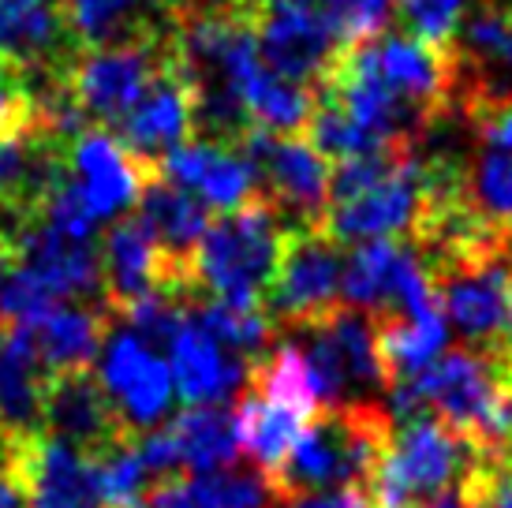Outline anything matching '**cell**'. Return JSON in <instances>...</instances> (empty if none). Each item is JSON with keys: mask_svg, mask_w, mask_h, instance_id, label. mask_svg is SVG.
I'll list each match as a JSON object with an SVG mask.
<instances>
[{"mask_svg": "<svg viewBox=\"0 0 512 508\" xmlns=\"http://www.w3.org/2000/svg\"><path fill=\"white\" fill-rule=\"evenodd\" d=\"M393 419L378 404H341L322 408L303 426L285 464L266 475L281 501L326 494V490H363L370 471L389 445Z\"/></svg>", "mask_w": 512, "mask_h": 508, "instance_id": "6da1fadb", "label": "cell"}, {"mask_svg": "<svg viewBox=\"0 0 512 508\" xmlns=\"http://www.w3.org/2000/svg\"><path fill=\"white\" fill-rule=\"evenodd\" d=\"M285 232L288 225H281V213L262 195L247 198L240 210L217 213L191 254L195 296L266 311Z\"/></svg>", "mask_w": 512, "mask_h": 508, "instance_id": "7a4b0ae2", "label": "cell"}, {"mask_svg": "<svg viewBox=\"0 0 512 508\" xmlns=\"http://www.w3.org/2000/svg\"><path fill=\"white\" fill-rule=\"evenodd\" d=\"M479 452L468 438H460L453 426L438 415H415L408 423H393L382 460L370 471L363 494L374 508H430L453 479H464Z\"/></svg>", "mask_w": 512, "mask_h": 508, "instance_id": "3957f363", "label": "cell"}, {"mask_svg": "<svg viewBox=\"0 0 512 508\" xmlns=\"http://www.w3.org/2000/svg\"><path fill=\"white\" fill-rule=\"evenodd\" d=\"M172 38L169 23L154 34L128 38L113 45H86L68 71V90H72L75 109L83 113L90 127H116L128 120V113L143 101L161 68L169 64Z\"/></svg>", "mask_w": 512, "mask_h": 508, "instance_id": "277c9868", "label": "cell"}, {"mask_svg": "<svg viewBox=\"0 0 512 508\" xmlns=\"http://www.w3.org/2000/svg\"><path fill=\"white\" fill-rule=\"evenodd\" d=\"M303 344H296L314 381V396L326 408L363 404V396L385 389V374L374 348V318L337 303L318 322L299 325Z\"/></svg>", "mask_w": 512, "mask_h": 508, "instance_id": "5b68a950", "label": "cell"}, {"mask_svg": "<svg viewBox=\"0 0 512 508\" xmlns=\"http://www.w3.org/2000/svg\"><path fill=\"white\" fill-rule=\"evenodd\" d=\"M341 269L344 251L341 243L329 236L322 225H292L285 232L277 277L266 296V314L281 329H299V325L318 322L341 299Z\"/></svg>", "mask_w": 512, "mask_h": 508, "instance_id": "8992f818", "label": "cell"}, {"mask_svg": "<svg viewBox=\"0 0 512 508\" xmlns=\"http://www.w3.org/2000/svg\"><path fill=\"white\" fill-rule=\"evenodd\" d=\"M240 150L255 169L258 195L273 210L288 213L292 225H322L329 206V161L311 142L303 135H273L251 127Z\"/></svg>", "mask_w": 512, "mask_h": 508, "instance_id": "52a82bcc", "label": "cell"}, {"mask_svg": "<svg viewBox=\"0 0 512 508\" xmlns=\"http://www.w3.org/2000/svg\"><path fill=\"white\" fill-rule=\"evenodd\" d=\"M397 385H404L445 426H453L460 438H468L471 449L483 452L490 419H494V400H498L494 352L456 348L449 355H438L423 374Z\"/></svg>", "mask_w": 512, "mask_h": 508, "instance_id": "ba28073f", "label": "cell"}, {"mask_svg": "<svg viewBox=\"0 0 512 508\" xmlns=\"http://www.w3.org/2000/svg\"><path fill=\"white\" fill-rule=\"evenodd\" d=\"M262 64L296 86H318L341 53L329 15L311 0H285L251 15Z\"/></svg>", "mask_w": 512, "mask_h": 508, "instance_id": "9c48e42d", "label": "cell"}, {"mask_svg": "<svg viewBox=\"0 0 512 508\" xmlns=\"http://www.w3.org/2000/svg\"><path fill=\"white\" fill-rule=\"evenodd\" d=\"M42 434L79 449L86 460H101L105 452L135 438V430L120 419V411L94 370L45 374Z\"/></svg>", "mask_w": 512, "mask_h": 508, "instance_id": "30bf717a", "label": "cell"}, {"mask_svg": "<svg viewBox=\"0 0 512 508\" xmlns=\"http://www.w3.org/2000/svg\"><path fill=\"white\" fill-rule=\"evenodd\" d=\"M83 42L75 38L68 8L60 0H4L0 4V68L23 83L68 75Z\"/></svg>", "mask_w": 512, "mask_h": 508, "instance_id": "8fae6325", "label": "cell"}, {"mask_svg": "<svg viewBox=\"0 0 512 508\" xmlns=\"http://www.w3.org/2000/svg\"><path fill=\"white\" fill-rule=\"evenodd\" d=\"M419 206H423V157L412 154L374 187L326 206L322 228L341 247L344 243L389 240V236H404V232L412 236Z\"/></svg>", "mask_w": 512, "mask_h": 508, "instance_id": "7c38bea8", "label": "cell"}, {"mask_svg": "<svg viewBox=\"0 0 512 508\" xmlns=\"http://www.w3.org/2000/svg\"><path fill=\"white\" fill-rule=\"evenodd\" d=\"M64 172L83 195L86 210L94 221H105L113 213L128 210L139 198V187L154 169L124 150V142L105 127H83L75 139L64 146Z\"/></svg>", "mask_w": 512, "mask_h": 508, "instance_id": "4fadbf2b", "label": "cell"}, {"mask_svg": "<svg viewBox=\"0 0 512 508\" xmlns=\"http://www.w3.org/2000/svg\"><path fill=\"white\" fill-rule=\"evenodd\" d=\"M101 385L109 400L116 404L120 419L135 430L146 434L154 423L169 411L172 404V370L146 348L139 337L124 333H109L105 348H101Z\"/></svg>", "mask_w": 512, "mask_h": 508, "instance_id": "5bb4252c", "label": "cell"}, {"mask_svg": "<svg viewBox=\"0 0 512 508\" xmlns=\"http://www.w3.org/2000/svg\"><path fill=\"white\" fill-rule=\"evenodd\" d=\"M172 38V34H169ZM124 142L135 161H143L146 169H157V161L191 142L195 135V101H191V86H187L184 71L176 64V53H169V64L161 68L143 101L128 113V120L113 131Z\"/></svg>", "mask_w": 512, "mask_h": 508, "instance_id": "9a60e30c", "label": "cell"}, {"mask_svg": "<svg viewBox=\"0 0 512 508\" xmlns=\"http://www.w3.org/2000/svg\"><path fill=\"white\" fill-rule=\"evenodd\" d=\"M169 355H172V389L180 393V400H184L187 408L221 404V400H228L247 381V367H243L240 359L225 355V348L191 314L172 333Z\"/></svg>", "mask_w": 512, "mask_h": 508, "instance_id": "2e32d148", "label": "cell"}, {"mask_svg": "<svg viewBox=\"0 0 512 508\" xmlns=\"http://www.w3.org/2000/svg\"><path fill=\"white\" fill-rule=\"evenodd\" d=\"M45 367L34 348V333L0 325V438L42 434Z\"/></svg>", "mask_w": 512, "mask_h": 508, "instance_id": "e0dca14e", "label": "cell"}, {"mask_svg": "<svg viewBox=\"0 0 512 508\" xmlns=\"http://www.w3.org/2000/svg\"><path fill=\"white\" fill-rule=\"evenodd\" d=\"M109 325H113V314L105 311V303H86V299L60 303L53 314H45L42 322L30 329L45 374L94 367L109 340Z\"/></svg>", "mask_w": 512, "mask_h": 508, "instance_id": "ac0fdd59", "label": "cell"}, {"mask_svg": "<svg viewBox=\"0 0 512 508\" xmlns=\"http://www.w3.org/2000/svg\"><path fill=\"white\" fill-rule=\"evenodd\" d=\"M139 221L150 228L157 247L169 254L172 262L191 266V254L199 247L202 232L210 225V210L184 187L169 184L165 176L150 172L139 187ZM195 281V277H191Z\"/></svg>", "mask_w": 512, "mask_h": 508, "instance_id": "d6986e66", "label": "cell"}, {"mask_svg": "<svg viewBox=\"0 0 512 508\" xmlns=\"http://www.w3.org/2000/svg\"><path fill=\"white\" fill-rule=\"evenodd\" d=\"M445 340H449V325L441 314L374 322V348H378V363L385 374V389L423 374L441 355Z\"/></svg>", "mask_w": 512, "mask_h": 508, "instance_id": "ffe728a7", "label": "cell"}, {"mask_svg": "<svg viewBox=\"0 0 512 508\" xmlns=\"http://www.w3.org/2000/svg\"><path fill=\"white\" fill-rule=\"evenodd\" d=\"M232 419H236V441L262 467V475H273L277 467L285 464V456L303 434V426L311 423V415L270 404V400H262L255 393H247L232 408Z\"/></svg>", "mask_w": 512, "mask_h": 508, "instance_id": "44dd1931", "label": "cell"}, {"mask_svg": "<svg viewBox=\"0 0 512 508\" xmlns=\"http://www.w3.org/2000/svg\"><path fill=\"white\" fill-rule=\"evenodd\" d=\"M64 8L83 49L143 38L169 23L157 0H64Z\"/></svg>", "mask_w": 512, "mask_h": 508, "instance_id": "7402d4cb", "label": "cell"}, {"mask_svg": "<svg viewBox=\"0 0 512 508\" xmlns=\"http://www.w3.org/2000/svg\"><path fill=\"white\" fill-rule=\"evenodd\" d=\"M172 438L180 445L184 467L195 475H210V471H225L232 467L240 441H236V419L232 411L221 404H206V408H184L169 423Z\"/></svg>", "mask_w": 512, "mask_h": 508, "instance_id": "603a6c76", "label": "cell"}, {"mask_svg": "<svg viewBox=\"0 0 512 508\" xmlns=\"http://www.w3.org/2000/svg\"><path fill=\"white\" fill-rule=\"evenodd\" d=\"M247 381H251V393L270 400V404L303 411V415L318 411L311 370H307V359H303L296 344H277L266 355L251 359L247 363Z\"/></svg>", "mask_w": 512, "mask_h": 508, "instance_id": "cb8c5ba5", "label": "cell"}, {"mask_svg": "<svg viewBox=\"0 0 512 508\" xmlns=\"http://www.w3.org/2000/svg\"><path fill=\"white\" fill-rule=\"evenodd\" d=\"M468 206L486 225L512 232V150H486L464 172Z\"/></svg>", "mask_w": 512, "mask_h": 508, "instance_id": "d4e9b609", "label": "cell"}, {"mask_svg": "<svg viewBox=\"0 0 512 508\" xmlns=\"http://www.w3.org/2000/svg\"><path fill=\"white\" fill-rule=\"evenodd\" d=\"M191 494L199 508H273L281 497L273 494L270 479L262 471H210L191 475Z\"/></svg>", "mask_w": 512, "mask_h": 508, "instance_id": "484cf974", "label": "cell"}, {"mask_svg": "<svg viewBox=\"0 0 512 508\" xmlns=\"http://www.w3.org/2000/svg\"><path fill=\"white\" fill-rule=\"evenodd\" d=\"M471 0H400V19L412 38L438 49H453Z\"/></svg>", "mask_w": 512, "mask_h": 508, "instance_id": "4316f807", "label": "cell"}, {"mask_svg": "<svg viewBox=\"0 0 512 508\" xmlns=\"http://www.w3.org/2000/svg\"><path fill=\"white\" fill-rule=\"evenodd\" d=\"M456 497L464 508H512V464L479 452L464 471Z\"/></svg>", "mask_w": 512, "mask_h": 508, "instance_id": "83f0119b", "label": "cell"}, {"mask_svg": "<svg viewBox=\"0 0 512 508\" xmlns=\"http://www.w3.org/2000/svg\"><path fill=\"white\" fill-rule=\"evenodd\" d=\"M288 508H374L363 490H333V494H311L288 501Z\"/></svg>", "mask_w": 512, "mask_h": 508, "instance_id": "f1b7e54d", "label": "cell"}, {"mask_svg": "<svg viewBox=\"0 0 512 508\" xmlns=\"http://www.w3.org/2000/svg\"><path fill=\"white\" fill-rule=\"evenodd\" d=\"M0 508H27V497H23L12 471H0Z\"/></svg>", "mask_w": 512, "mask_h": 508, "instance_id": "f546056e", "label": "cell"}, {"mask_svg": "<svg viewBox=\"0 0 512 508\" xmlns=\"http://www.w3.org/2000/svg\"><path fill=\"white\" fill-rule=\"evenodd\" d=\"M161 4V12L165 15H180V12H191V8H210V4H221V0H157Z\"/></svg>", "mask_w": 512, "mask_h": 508, "instance_id": "4dcf8cb0", "label": "cell"}, {"mask_svg": "<svg viewBox=\"0 0 512 508\" xmlns=\"http://www.w3.org/2000/svg\"><path fill=\"white\" fill-rule=\"evenodd\" d=\"M232 4H236L247 19H251V15L262 12V8H270V4H285V0H232Z\"/></svg>", "mask_w": 512, "mask_h": 508, "instance_id": "1f68e13d", "label": "cell"}, {"mask_svg": "<svg viewBox=\"0 0 512 508\" xmlns=\"http://www.w3.org/2000/svg\"><path fill=\"white\" fill-rule=\"evenodd\" d=\"M430 508H464V505H460V497H449V494H445V497H438V501H434Z\"/></svg>", "mask_w": 512, "mask_h": 508, "instance_id": "d6a6232c", "label": "cell"}, {"mask_svg": "<svg viewBox=\"0 0 512 508\" xmlns=\"http://www.w3.org/2000/svg\"><path fill=\"white\" fill-rule=\"evenodd\" d=\"M505 68L512 71V12H509V57H505Z\"/></svg>", "mask_w": 512, "mask_h": 508, "instance_id": "836d02e7", "label": "cell"}, {"mask_svg": "<svg viewBox=\"0 0 512 508\" xmlns=\"http://www.w3.org/2000/svg\"><path fill=\"white\" fill-rule=\"evenodd\" d=\"M0 4H4V0H0Z\"/></svg>", "mask_w": 512, "mask_h": 508, "instance_id": "e575fe53", "label": "cell"}]
</instances>
